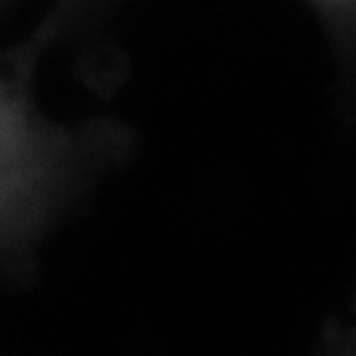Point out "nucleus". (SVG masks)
<instances>
[{
  "label": "nucleus",
  "instance_id": "f257e3e1",
  "mask_svg": "<svg viewBox=\"0 0 356 356\" xmlns=\"http://www.w3.org/2000/svg\"><path fill=\"white\" fill-rule=\"evenodd\" d=\"M322 3H341V0H322Z\"/></svg>",
  "mask_w": 356,
  "mask_h": 356
}]
</instances>
